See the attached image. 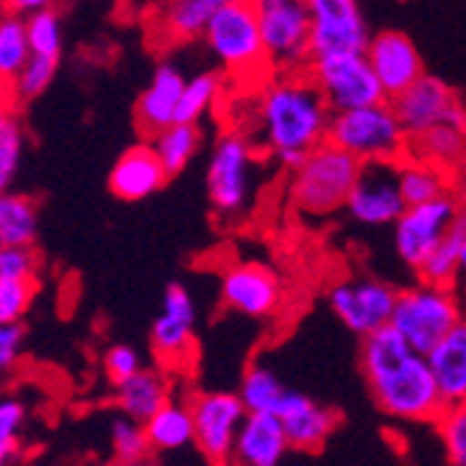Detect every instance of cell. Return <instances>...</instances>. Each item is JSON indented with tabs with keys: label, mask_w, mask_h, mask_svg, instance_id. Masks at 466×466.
I'll use <instances>...</instances> for the list:
<instances>
[{
	"label": "cell",
	"mask_w": 466,
	"mask_h": 466,
	"mask_svg": "<svg viewBox=\"0 0 466 466\" xmlns=\"http://www.w3.org/2000/svg\"><path fill=\"white\" fill-rule=\"evenodd\" d=\"M358 363L377 408L386 416L436 425V419L444 413L447 405L439 394L428 358L410 350L391 324L360 338Z\"/></svg>",
	"instance_id": "6da1fadb"
},
{
	"label": "cell",
	"mask_w": 466,
	"mask_h": 466,
	"mask_svg": "<svg viewBox=\"0 0 466 466\" xmlns=\"http://www.w3.org/2000/svg\"><path fill=\"white\" fill-rule=\"evenodd\" d=\"M332 109L316 84L305 76H285L263 84L254 98V129L266 151H310L327 137Z\"/></svg>",
	"instance_id": "7a4b0ae2"
},
{
	"label": "cell",
	"mask_w": 466,
	"mask_h": 466,
	"mask_svg": "<svg viewBox=\"0 0 466 466\" xmlns=\"http://www.w3.org/2000/svg\"><path fill=\"white\" fill-rule=\"evenodd\" d=\"M360 159L321 140L308 151L299 167H293L290 198L293 207L308 218H329L347 207L350 190L358 179Z\"/></svg>",
	"instance_id": "3957f363"
},
{
	"label": "cell",
	"mask_w": 466,
	"mask_h": 466,
	"mask_svg": "<svg viewBox=\"0 0 466 466\" xmlns=\"http://www.w3.org/2000/svg\"><path fill=\"white\" fill-rule=\"evenodd\" d=\"M258 151L243 132H227L207 162V196L216 216L238 221L258 193Z\"/></svg>",
	"instance_id": "277c9868"
},
{
	"label": "cell",
	"mask_w": 466,
	"mask_h": 466,
	"mask_svg": "<svg viewBox=\"0 0 466 466\" xmlns=\"http://www.w3.org/2000/svg\"><path fill=\"white\" fill-rule=\"evenodd\" d=\"M324 140L350 151L360 162L402 159L408 151V132L394 115L391 101L332 112Z\"/></svg>",
	"instance_id": "5b68a950"
},
{
	"label": "cell",
	"mask_w": 466,
	"mask_h": 466,
	"mask_svg": "<svg viewBox=\"0 0 466 466\" xmlns=\"http://www.w3.org/2000/svg\"><path fill=\"white\" fill-rule=\"evenodd\" d=\"M461 316V293L455 288L431 285L419 279L416 285L397 290V302L389 324L405 338L410 350L428 355L433 344L441 341Z\"/></svg>",
	"instance_id": "8992f818"
},
{
	"label": "cell",
	"mask_w": 466,
	"mask_h": 466,
	"mask_svg": "<svg viewBox=\"0 0 466 466\" xmlns=\"http://www.w3.org/2000/svg\"><path fill=\"white\" fill-rule=\"evenodd\" d=\"M305 70L332 112L389 101L363 51L316 54Z\"/></svg>",
	"instance_id": "52a82bcc"
},
{
	"label": "cell",
	"mask_w": 466,
	"mask_h": 466,
	"mask_svg": "<svg viewBox=\"0 0 466 466\" xmlns=\"http://www.w3.org/2000/svg\"><path fill=\"white\" fill-rule=\"evenodd\" d=\"M204 42L221 67L235 76L263 70L268 65L251 0H229L221 6L204 28Z\"/></svg>",
	"instance_id": "ba28073f"
},
{
	"label": "cell",
	"mask_w": 466,
	"mask_h": 466,
	"mask_svg": "<svg viewBox=\"0 0 466 466\" xmlns=\"http://www.w3.org/2000/svg\"><path fill=\"white\" fill-rule=\"evenodd\" d=\"M268 65L290 73L310 62V15L305 0H251Z\"/></svg>",
	"instance_id": "9c48e42d"
},
{
	"label": "cell",
	"mask_w": 466,
	"mask_h": 466,
	"mask_svg": "<svg viewBox=\"0 0 466 466\" xmlns=\"http://www.w3.org/2000/svg\"><path fill=\"white\" fill-rule=\"evenodd\" d=\"M405 207L408 204L400 190V159L360 162L344 213L360 227L383 229L402 216Z\"/></svg>",
	"instance_id": "30bf717a"
},
{
	"label": "cell",
	"mask_w": 466,
	"mask_h": 466,
	"mask_svg": "<svg viewBox=\"0 0 466 466\" xmlns=\"http://www.w3.org/2000/svg\"><path fill=\"white\" fill-rule=\"evenodd\" d=\"M461 201L450 190L444 196H436L421 204H408L402 216L391 224V240L397 258L416 271L419 263L425 260V254L455 227L461 216Z\"/></svg>",
	"instance_id": "8fae6325"
},
{
	"label": "cell",
	"mask_w": 466,
	"mask_h": 466,
	"mask_svg": "<svg viewBox=\"0 0 466 466\" xmlns=\"http://www.w3.org/2000/svg\"><path fill=\"white\" fill-rule=\"evenodd\" d=\"M193 416V447L207 463H229L235 436L246 416V405L232 391H201L190 402Z\"/></svg>",
	"instance_id": "7c38bea8"
},
{
	"label": "cell",
	"mask_w": 466,
	"mask_h": 466,
	"mask_svg": "<svg viewBox=\"0 0 466 466\" xmlns=\"http://www.w3.org/2000/svg\"><path fill=\"white\" fill-rule=\"evenodd\" d=\"M397 290L400 288L374 277L344 279L327 290V305L350 332L363 338L391 321Z\"/></svg>",
	"instance_id": "4fadbf2b"
},
{
	"label": "cell",
	"mask_w": 466,
	"mask_h": 466,
	"mask_svg": "<svg viewBox=\"0 0 466 466\" xmlns=\"http://www.w3.org/2000/svg\"><path fill=\"white\" fill-rule=\"evenodd\" d=\"M394 115L400 117L408 137L433 129V126H455L466 129V109L447 81L421 73L408 90L391 98Z\"/></svg>",
	"instance_id": "5bb4252c"
},
{
	"label": "cell",
	"mask_w": 466,
	"mask_h": 466,
	"mask_svg": "<svg viewBox=\"0 0 466 466\" xmlns=\"http://www.w3.org/2000/svg\"><path fill=\"white\" fill-rule=\"evenodd\" d=\"M310 15V56L332 51H363L369 25L360 0H305Z\"/></svg>",
	"instance_id": "9a60e30c"
},
{
	"label": "cell",
	"mask_w": 466,
	"mask_h": 466,
	"mask_svg": "<svg viewBox=\"0 0 466 466\" xmlns=\"http://www.w3.org/2000/svg\"><path fill=\"white\" fill-rule=\"evenodd\" d=\"M363 54L389 101L397 98L402 90H408L410 84L425 73V62H421V54L413 46V39L394 28L371 34Z\"/></svg>",
	"instance_id": "2e32d148"
},
{
	"label": "cell",
	"mask_w": 466,
	"mask_h": 466,
	"mask_svg": "<svg viewBox=\"0 0 466 466\" xmlns=\"http://www.w3.org/2000/svg\"><path fill=\"white\" fill-rule=\"evenodd\" d=\"M221 302L246 319H268L282 302V282L263 263H238L221 277Z\"/></svg>",
	"instance_id": "e0dca14e"
},
{
	"label": "cell",
	"mask_w": 466,
	"mask_h": 466,
	"mask_svg": "<svg viewBox=\"0 0 466 466\" xmlns=\"http://www.w3.org/2000/svg\"><path fill=\"white\" fill-rule=\"evenodd\" d=\"M196 305L182 282H171L162 293V310L151 324V347L167 363L179 366L193 350Z\"/></svg>",
	"instance_id": "ac0fdd59"
},
{
	"label": "cell",
	"mask_w": 466,
	"mask_h": 466,
	"mask_svg": "<svg viewBox=\"0 0 466 466\" xmlns=\"http://www.w3.org/2000/svg\"><path fill=\"white\" fill-rule=\"evenodd\" d=\"M274 413L279 416L290 450L296 452H319L338 428V413L327 405L313 402L308 394L285 389Z\"/></svg>",
	"instance_id": "d6986e66"
},
{
	"label": "cell",
	"mask_w": 466,
	"mask_h": 466,
	"mask_svg": "<svg viewBox=\"0 0 466 466\" xmlns=\"http://www.w3.org/2000/svg\"><path fill=\"white\" fill-rule=\"evenodd\" d=\"M167 171L162 167L151 143H137L126 148L109 171V190L120 201H146L167 185Z\"/></svg>",
	"instance_id": "ffe728a7"
},
{
	"label": "cell",
	"mask_w": 466,
	"mask_h": 466,
	"mask_svg": "<svg viewBox=\"0 0 466 466\" xmlns=\"http://www.w3.org/2000/svg\"><path fill=\"white\" fill-rule=\"evenodd\" d=\"M288 452L290 441L279 416L274 410H246L235 436L232 461L246 466H277L288 458Z\"/></svg>",
	"instance_id": "44dd1931"
},
{
	"label": "cell",
	"mask_w": 466,
	"mask_h": 466,
	"mask_svg": "<svg viewBox=\"0 0 466 466\" xmlns=\"http://www.w3.org/2000/svg\"><path fill=\"white\" fill-rule=\"evenodd\" d=\"M185 70L174 62H162L148 87L140 93L137 98V109H135V117H137V129L151 137L157 135L165 126H171L174 117H177V106H179V96H182V87H185Z\"/></svg>",
	"instance_id": "7402d4cb"
},
{
	"label": "cell",
	"mask_w": 466,
	"mask_h": 466,
	"mask_svg": "<svg viewBox=\"0 0 466 466\" xmlns=\"http://www.w3.org/2000/svg\"><path fill=\"white\" fill-rule=\"evenodd\" d=\"M444 405L466 402V316H461L441 341L425 355Z\"/></svg>",
	"instance_id": "603a6c76"
},
{
	"label": "cell",
	"mask_w": 466,
	"mask_h": 466,
	"mask_svg": "<svg viewBox=\"0 0 466 466\" xmlns=\"http://www.w3.org/2000/svg\"><path fill=\"white\" fill-rule=\"evenodd\" d=\"M466 151V129H455V126H433V129L408 137L405 157L421 159L428 165H436L447 174H458Z\"/></svg>",
	"instance_id": "cb8c5ba5"
},
{
	"label": "cell",
	"mask_w": 466,
	"mask_h": 466,
	"mask_svg": "<svg viewBox=\"0 0 466 466\" xmlns=\"http://www.w3.org/2000/svg\"><path fill=\"white\" fill-rule=\"evenodd\" d=\"M151 455H171L193 444V416L185 402L167 400L154 416L143 421Z\"/></svg>",
	"instance_id": "d4e9b609"
},
{
	"label": "cell",
	"mask_w": 466,
	"mask_h": 466,
	"mask_svg": "<svg viewBox=\"0 0 466 466\" xmlns=\"http://www.w3.org/2000/svg\"><path fill=\"white\" fill-rule=\"evenodd\" d=\"M115 402L123 416L146 421L167 402V383L159 371L137 369L132 377L115 386Z\"/></svg>",
	"instance_id": "484cf974"
},
{
	"label": "cell",
	"mask_w": 466,
	"mask_h": 466,
	"mask_svg": "<svg viewBox=\"0 0 466 466\" xmlns=\"http://www.w3.org/2000/svg\"><path fill=\"white\" fill-rule=\"evenodd\" d=\"M229 0H167L159 12V31L171 42H190L204 36L207 23Z\"/></svg>",
	"instance_id": "4316f807"
},
{
	"label": "cell",
	"mask_w": 466,
	"mask_h": 466,
	"mask_svg": "<svg viewBox=\"0 0 466 466\" xmlns=\"http://www.w3.org/2000/svg\"><path fill=\"white\" fill-rule=\"evenodd\" d=\"M39 204L25 193L0 190V246H34Z\"/></svg>",
	"instance_id": "83f0119b"
},
{
	"label": "cell",
	"mask_w": 466,
	"mask_h": 466,
	"mask_svg": "<svg viewBox=\"0 0 466 466\" xmlns=\"http://www.w3.org/2000/svg\"><path fill=\"white\" fill-rule=\"evenodd\" d=\"M201 129L198 123H171L159 129L157 135H151V146L162 162V167L167 171V177L182 174L185 167L193 162V157L201 148Z\"/></svg>",
	"instance_id": "f1b7e54d"
},
{
	"label": "cell",
	"mask_w": 466,
	"mask_h": 466,
	"mask_svg": "<svg viewBox=\"0 0 466 466\" xmlns=\"http://www.w3.org/2000/svg\"><path fill=\"white\" fill-rule=\"evenodd\" d=\"M452 182L455 177L441 171L436 165H428L413 157L400 159V190H402L405 204H421L436 196H444L452 190Z\"/></svg>",
	"instance_id": "f546056e"
},
{
	"label": "cell",
	"mask_w": 466,
	"mask_h": 466,
	"mask_svg": "<svg viewBox=\"0 0 466 466\" xmlns=\"http://www.w3.org/2000/svg\"><path fill=\"white\" fill-rule=\"evenodd\" d=\"M31 56L25 17L6 12L0 15V84L9 90L17 73L23 70L25 59Z\"/></svg>",
	"instance_id": "4dcf8cb0"
},
{
	"label": "cell",
	"mask_w": 466,
	"mask_h": 466,
	"mask_svg": "<svg viewBox=\"0 0 466 466\" xmlns=\"http://www.w3.org/2000/svg\"><path fill=\"white\" fill-rule=\"evenodd\" d=\"M221 93H224V78L216 70L196 73L193 78L185 81L174 123H198L201 117H207L209 109L216 106Z\"/></svg>",
	"instance_id": "1f68e13d"
},
{
	"label": "cell",
	"mask_w": 466,
	"mask_h": 466,
	"mask_svg": "<svg viewBox=\"0 0 466 466\" xmlns=\"http://www.w3.org/2000/svg\"><path fill=\"white\" fill-rule=\"evenodd\" d=\"M25 132L15 106L0 96V190H9L23 159Z\"/></svg>",
	"instance_id": "d6a6232c"
},
{
	"label": "cell",
	"mask_w": 466,
	"mask_h": 466,
	"mask_svg": "<svg viewBox=\"0 0 466 466\" xmlns=\"http://www.w3.org/2000/svg\"><path fill=\"white\" fill-rule=\"evenodd\" d=\"M458 266H461V243H458V229L452 227L425 254V260H421L419 268H416V277L421 282H431V285L455 288V282H458Z\"/></svg>",
	"instance_id": "836d02e7"
},
{
	"label": "cell",
	"mask_w": 466,
	"mask_h": 466,
	"mask_svg": "<svg viewBox=\"0 0 466 466\" xmlns=\"http://www.w3.org/2000/svg\"><path fill=\"white\" fill-rule=\"evenodd\" d=\"M151 458V444L143 421L123 416L112 421V461L120 466H140Z\"/></svg>",
	"instance_id": "e575fe53"
},
{
	"label": "cell",
	"mask_w": 466,
	"mask_h": 466,
	"mask_svg": "<svg viewBox=\"0 0 466 466\" xmlns=\"http://www.w3.org/2000/svg\"><path fill=\"white\" fill-rule=\"evenodd\" d=\"M285 389L288 386L268 366H248L240 380L238 397L243 400L246 410H274L277 402L282 400Z\"/></svg>",
	"instance_id": "d590c367"
},
{
	"label": "cell",
	"mask_w": 466,
	"mask_h": 466,
	"mask_svg": "<svg viewBox=\"0 0 466 466\" xmlns=\"http://www.w3.org/2000/svg\"><path fill=\"white\" fill-rule=\"evenodd\" d=\"M56 65L59 59L54 56H42V54H31L23 65V70L17 73V78L12 81L9 93L15 96V101H34L51 87V81L56 76Z\"/></svg>",
	"instance_id": "8d00e7d4"
},
{
	"label": "cell",
	"mask_w": 466,
	"mask_h": 466,
	"mask_svg": "<svg viewBox=\"0 0 466 466\" xmlns=\"http://www.w3.org/2000/svg\"><path fill=\"white\" fill-rule=\"evenodd\" d=\"M25 31H28L31 54L59 59V54H62V17L54 6L25 15Z\"/></svg>",
	"instance_id": "74e56055"
},
{
	"label": "cell",
	"mask_w": 466,
	"mask_h": 466,
	"mask_svg": "<svg viewBox=\"0 0 466 466\" xmlns=\"http://www.w3.org/2000/svg\"><path fill=\"white\" fill-rule=\"evenodd\" d=\"M28 408L17 397H0V466L20 461V433L25 428Z\"/></svg>",
	"instance_id": "f35d334b"
},
{
	"label": "cell",
	"mask_w": 466,
	"mask_h": 466,
	"mask_svg": "<svg viewBox=\"0 0 466 466\" xmlns=\"http://www.w3.org/2000/svg\"><path fill=\"white\" fill-rule=\"evenodd\" d=\"M436 431L444 444V455L455 466H466V402L447 405L436 419Z\"/></svg>",
	"instance_id": "ab89813d"
},
{
	"label": "cell",
	"mask_w": 466,
	"mask_h": 466,
	"mask_svg": "<svg viewBox=\"0 0 466 466\" xmlns=\"http://www.w3.org/2000/svg\"><path fill=\"white\" fill-rule=\"evenodd\" d=\"M39 285L36 277L0 279V321H23Z\"/></svg>",
	"instance_id": "60d3db41"
},
{
	"label": "cell",
	"mask_w": 466,
	"mask_h": 466,
	"mask_svg": "<svg viewBox=\"0 0 466 466\" xmlns=\"http://www.w3.org/2000/svg\"><path fill=\"white\" fill-rule=\"evenodd\" d=\"M39 258L34 246H0V279L36 277Z\"/></svg>",
	"instance_id": "b9f144b4"
},
{
	"label": "cell",
	"mask_w": 466,
	"mask_h": 466,
	"mask_svg": "<svg viewBox=\"0 0 466 466\" xmlns=\"http://www.w3.org/2000/svg\"><path fill=\"white\" fill-rule=\"evenodd\" d=\"M104 374L112 386L123 383L126 377H132L137 369H143V360H140V352L129 344H112L106 352H104Z\"/></svg>",
	"instance_id": "7bdbcfd3"
},
{
	"label": "cell",
	"mask_w": 466,
	"mask_h": 466,
	"mask_svg": "<svg viewBox=\"0 0 466 466\" xmlns=\"http://www.w3.org/2000/svg\"><path fill=\"white\" fill-rule=\"evenodd\" d=\"M25 327L23 321H0V380L9 377L23 355Z\"/></svg>",
	"instance_id": "ee69618b"
},
{
	"label": "cell",
	"mask_w": 466,
	"mask_h": 466,
	"mask_svg": "<svg viewBox=\"0 0 466 466\" xmlns=\"http://www.w3.org/2000/svg\"><path fill=\"white\" fill-rule=\"evenodd\" d=\"M455 229H458V243H461V266H458L455 290L466 293V209H461V216L455 221Z\"/></svg>",
	"instance_id": "f6af8a7d"
},
{
	"label": "cell",
	"mask_w": 466,
	"mask_h": 466,
	"mask_svg": "<svg viewBox=\"0 0 466 466\" xmlns=\"http://www.w3.org/2000/svg\"><path fill=\"white\" fill-rule=\"evenodd\" d=\"M4 6H6V12H15V15H31V12H36V9H48V6H54V0H4Z\"/></svg>",
	"instance_id": "bcb514c9"
},
{
	"label": "cell",
	"mask_w": 466,
	"mask_h": 466,
	"mask_svg": "<svg viewBox=\"0 0 466 466\" xmlns=\"http://www.w3.org/2000/svg\"><path fill=\"white\" fill-rule=\"evenodd\" d=\"M452 193L458 196L461 207L466 209V177H455V182H452Z\"/></svg>",
	"instance_id": "7dc6e473"
},
{
	"label": "cell",
	"mask_w": 466,
	"mask_h": 466,
	"mask_svg": "<svg viewBox=\"0 0 466 466\" xmlns=\"http://www.w3.org/2000/svg\"><path fill=\"white\" fill-rule=\"evenodd\" d=\"M455 177H466V151H463V162H461V167H458V174Z\"/></svg>",
	"instance_id": "c3c4849f"
},
{
	"label": "cell",
	"mask_w": 466,
	"mask_h": 466,
	"mask_svg": "<svg viewBox=\"0 0 466 466\" xmlns=\"http://www.w3.org/2000/svg\"><path fill=\"white\" fill-rule=\"evenodd\" d=\"M0 87H4V84H0Z\"/></svg>",
	"instance_id": "681fc988"
}]
</instances>
